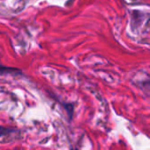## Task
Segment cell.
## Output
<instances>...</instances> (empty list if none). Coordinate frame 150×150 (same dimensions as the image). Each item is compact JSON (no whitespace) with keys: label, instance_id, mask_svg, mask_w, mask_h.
Wrapping results in <instances>:
<instances>
[{"label":"cell","instance_id":"obj_1","mask_svg":"<svg viewBox=\"0 0 150 150\" xmlns=\"http://www.w3.org/2000/svg\"><path fill=\"white\" fill-rule=\"evenodd\" d=\"M9 132H11V131L8 130V129H6V128H3V127H0V137H1L3 134H5L6 133H9Z\"/></svg>","mask_w":150,"mask_h":150}]
</instances>
